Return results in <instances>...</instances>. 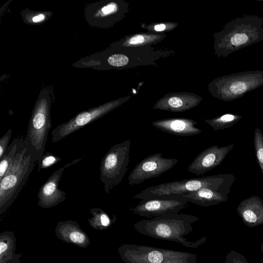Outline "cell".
<instances>
[{
    "instance_id": "30bf717a",
    "label": "cell",
    "mask_w": 263,
    "mask_h": 263,
    "mask_svg": "<svg viewBox=\"0 0 263 263\" xmlns=\"http://www.w3.org/2000/svg\"><path fill=\"white\" fill-rule=\"evenodd\" d=\"M80 160L81 158L74 160L61 167L50 175L38 192L37 205L39 206L49 209L61 203L66 199V193L59 188L60 181L65 169Z\"/></svg>"
},
{
    "instance_id": "f1b7e54d",
    "label": "cell",
    "mask_w": 263,
    "mask_h": 263,
    "mask_svg": "<svg viewBox=\"0 0 263 263\" xmlns=\"http://www.w3.org/2000/svg\"><path fill=\"white\" fill-rule=\"evenodd\" d=\"M165 25L164 24L157 25L155 26L154 29L157 31L164 30L165 29Z\"/></svg>"
},
{
    "instance_id": "7c38bea8",
    "label": "cell",
    "mask_w": 263,
    "mask_h": 263,
    "mask_svg": "<svg viewBox=\"0 0 263 263\" xmlns=\"http://www.w3.org/2000/svg\"><path fill=\"white\" fill-rule=\"evenodd\" d=\"M235 180L223 184L203 187L197 191L184 193L182 195L188 202L208 207L228 200L231 188Z\"/></svg>"
},
{
    "instance_id": "7402d4cb",
    "label": "cell",
    "mask_w": 263,
    "mask_h": 263,
    "mask_svg": "<svg viewBox=\"0 0 263 263\" xmlns=\"http://www.w3.org/2000/svg\"><path fill=\"white\" fill-rule=\"evenodd\" d=\"M225 263H249L245 257L235 250H231L227 253Z\"/></svg>"
},
{
    "instance_id": "ffe728a7",
    "label": "cell",
    "mask_w": 263,
    "mask_h": 263,
    "mask_svg": "<svg viewBox=\"0 0 263 263\" xmlns=\"http://www.w3.org/2000/svg\"><path fill=\"white\" fill-rule=\"evenodd\" d=\"M254 145L256 161L263 176V133L258 128L254 130Z\"/></svg>"
},
{
    "instance_id": "603a6c76",
    "label": "cell",
    "mask_w": 263,
    "mask_h": 263,
    "mask_svg": "<svg viewBox=\"0 0 263 263\" xmlns=\"http://www.w3.org/2000/svg\"><path fill=\"white\" fill-rule=\"evenodd\" d=\"M108 62L110 65L113 66H123L128 63V59L124 54H115L109 57Z\"/></svg>"
},
{
    "instance_id": "277c9868",
    "label": "cell",
    "mask_w": 263,
    "mask_h": 263,
    "mask_svg": "<svg viewBox=\"0 0 263 263\" xmlns=\"http://www.w3.org/2000/svg\"><path fill=\"white\" fill-rule=\"evenodd\" d=\"M118 252L125 263H197L196 254L135 244H122Z\"/></svg>"
},
{
    "instance_id": "cb8c5ba5",
    "label": "cell",
    "mask_w": 263,
    "mask_h": 263,
    "mask_svg": "<svg viewBox=\"0 0 263 263\" xmlns=\"http://www.w3.org/2000/svg\"><path fill=\"white\" fill-rule=\"evenodd\" d=\"M12 129H9L0 139V159L5 154L12 135Z\"/></svg>"
},
{
    "instance_id": "83f0119b",
    "label": "cell",
    "mask_w": 263,
    "mask_h": 263,
    "mask_svg": "<svg viewBox=\"0 0 263 263\" xmlns=\"http://www.w3.org/2000/svg\"><path fill=\"white\" fill-rule=\"evenodd\" d=\"M44 17H45V16L43 14H39L37 15L34 16L32 18V21L33 22H40V21H42V20H43L44 19Z\"/></svg>"
},
{
    "instance_id": "8fae6325",
    "label": "cell",
    "mask_w": 263,
    "mask_h": 263,
    "mask_svg": "<svg viewBox=\"0 0 263 263\" xmlns=\"http://www.w3.org/2000/svg\"><path fill=\"white\" fill-rule=\"evenodd\" d=\"M234 144L218 146L214 145L201 151L187 167V171L196 175H203L220 165Z\"/></svg>"
},
{
    "instance_id": "4dcf8cb0",
    "label": "cell",
    "mask_w": 263,
    "mask_h": 263,
    "mask_svg": "<svg viewBox=\"0 0 263 263\" xmlns=\"http://www.w3.org/2000/svg\"><path fill=\"white\" fill-rule=\"evenodd\" d=\"M261 263H263V262H261Z\"/></svg>"
},
{
    "instance_id": "5b68a950",
    "label": "cell",
    "mask_w": 263,
    "mask_h": 263,
    "mask_svg": "<svg viewBox=\"0 0 263 263\" xmlns=\"http://www.w3.org/2000/svg\"><path fill=\"white\" fill-rule=\"evenodd\" d=\"M233 180H236L233 174H224L162 183L145 189L134 195L133 199L142 200L163 196L180 195L204 187L220 185Z\"/></svg>"
},
{
    "instance_id": "5bb4252c",
    "label": "cell",
    "mask_w": 263,
    "mask_h": 263,
    "mask_svg": "<svg viewBox=\"0 0 263 263\" xmlns=\"http://www.w3.org/2000/svg\"><path fill=\"white\" fill-rule=\"evenodd\" d=\"M236 210L248 227L263 225V200L259 196L254 195L242 200Z\"/></svg>"
},
{
    "instance_id": "ba28073f",
    "label": "cell",
    "mask_w": 263,
    "mask_h": 263,
    "mask_svg": "<svg viewBox=\"0 0 263 263\" xmlns=\"http://www.w3.org/2000/svg\"><path fill=\"white\" fill-rule=\"evenodd\" d=\"M188 201L182 195H168L142 199L130 210L142 217H155L175 214L184 209Z\"/></svg>"
},
{
    "instance_id": "8992f818",
    "label": "cell",
    "mask_w": 263,
    "mask_h": 263,
    "mask_svg": "<svg viewBox=\"0 0 263 263\" xmlns=\"http://www.w3.org/2000/svg\"><path fill=\"white\" fill-rule=\"evenodd\" d=\"M131 142L128 139L111 146L101 159L100 178L107 194L121 182L128 170Z\"/></svg>"
},
{
    "instance_id": "d6986e66",
    "label": "cell",
    "mask_w": 263,
    "mask_h": 263,
    "mask_svg": "<svg viewBox=\"0 0 263 263\" xmlns=\"http://www.w3.org/2000/svg\"><path fill=\"white\" fill-rule=\"evenodd\" d=\"M241 118V115L228 113L212 119L205 120V122L209 124L214 130H218L233 126Z\"/></svg>"
},
{
    "instance_id": "6da1fadb",
    "label": "cell",
    "mask_w": 263,
    "mask_h": 263,
    "mask_svg": "<svg viewBox=\"0 0 263 263\" xmlns=\"http://www.w3.org/2000/svg\"><path fill=\"white\" fill-rule=\"evenodd\" d=\"M200 220L197 216L185 214H165L150 219H143L133 224L139 233L162 240L175 241L184 247L196 248L206 240L203 237L195 242L188 241L184 235L193 231L192 224Z\"/></svg>"
},
{
    "instance_id": "e0dca14e",
    "label": "cell",
    "mask_w": 263,
    "mask_h": 263,
    "mask_svg": "<svg viewBox=\"0 0 263 263\" xmlns=\"http://www.w3.org/2000/svg\"><path fill=\"white\" fill-rule=\"evenodd\" d=\"M24 140L23 136L14 138L7 147L4 156L0 159V180L8 170L17 153L23 146Z\"/></svg>"
},
{
    "instance_id": "7a4b0ae2",
    "label": "cell",
    "mask_w": 263,
    "mask_h": 263,
    "mask_svg": "<svg viewBox=\"0 0 263 263\" xmlns=\"http://www.w3.org/2000/svg\"><path fill=\"white\" fill-rule=\"evenodd\" d=\"M263 18L245 15L231 20L217 36V52L226 57L239 49L263 41Z\"/></svg>"
},
{
    "instance_id": "4316f807",
    "label": "cell",
    "mask_w": 263,
    "mask_h": 263,
    "mask_svg": "<svg viewBox=\"0 0 263 263\" xmlns=\"http://www.w3.org/2000/svg\"><path fill=\"white\" fill-rule=\"evenodd\" d=\"M114 9L115 6L111 4L103 7L102 9V11L104 14H107L112 11Z\"/></svg>"
},
{
    "instance_id": "ac0fdd59",
    "label": "cell",
    "mask_w": 263,
    "mask_h": 263,
    "mask_svg": "<svg viewBox=\"0 0 263 263\" xmlns=\"http://www.w3.org/2000/svg\"><path fill=\"white\" fill-rule=\"evenodd\" d=\"M89 212L92 217L88 219V223L96 230H105L115 223L117 219L115 215L111 217L108 213L99 208H92Z\"/></svg>"
},
{
    "instance_id": "4fadbf2b",
    "label": "cell",
    "mask_w": 263,
    "mask_h": 263,
    "mask_svg": "<svg viewBox=\"0 0 263 263\" xmlns=\"http://www.w3.org/2000/svg\"><path fill=\"white\" fill-rule=\"evenodd\" d=\"M55 233L58 239L81 248H86L90 243L88 236L76 221L68 220L58 222Z\"/></svg>"
},
{
    "instance_id": "9c48e42d",
    "label": "cell",
    "mask_w": 263,
    "mask_h": 263,
    "mask_svg": "<svg viewBox=\"0 0 263 263\" xmlns=\"http://www.w3.org/2000/svg\"><path fill=\"white\" fill-rule=\"evenodd\" d=\"M178 162L175 158H165L161 153L151 155L142 160L128 176V184H139L157 177L173 168Z\"/></svg>"
},
{
    "instance_id": "44dd1931",
    "label": "cell",
    "mask_w": 263,
    "mask_h": 263,
    "mask_svg": "<svg viewBox=\"0 0 263 263\" xmlns=\"http://www.w3.org/2000/svg\"><path fill=\"white\" fill-rule=\"evenodd\" d=\"M61 158L58 157L50 153L46 152L42 158L41 161L40 170L47 168L57 163L61 160Z\"/></svg>"
},
{
    "instance_id": "f546056e",
    "label": "cell",
    "mask_w": 263,
    "mask_h": 263,
    "mask_svg": "<svg viewBox=\"0 0 263 263\" xmlns=\"http://www.w3.org/2000/svg\"><path fill=\"white\" fill-rule=\"evenodd\" d=\"M261 252H262V256H263V241H262V242L261 243Z\"/></svg>"
},
{
    "instance_id": "52a82bcc",
    "label": "cell",
    "mask_w": 263,
    "mask_h": 263,
    "mask_svg": "<svg viewBox=\"0 0 263 263\" xmlns=\"http://www.w3.org/2000/svg\"><path fill=\"white\" fill-rule=\"evenodd\" d=\"M263 85V71L256 70L231 73L215 82V95L224 101L240 98Z\"/></svg>"
},
{
    "instance_id": "2e32d148",
    "label": "cell",
    "mask_w": 263,
    "mask_h": 263,
    "mask_svg": "<svg viewBox=\"0 0 263 263\" xmlns=\"http://www.w3.org/2000/svg\"><path fill=\"white\" fill-rule=\"evenodd\" d=\"M16 239L12 231L0 234V263H20L22 255L15 254Z\"/></svg>"
},
{
    "instance_id": "9a60e30c",
    "label": "cell",
    "mask_w": 263,
    "mask_h": 263,
    "mask_svg": "<svg viewBox=\"0 0 263 263\" xmlns=\"http://www.w3.org/2000/svg\"><path fill=\"white\" fill-rule=\"evenodd\" d=\"M197 122L186 119H170L158 120L152 125L161 131L170 134L187 137L199 134L201 129L196 127Z\"/></svg>"
},
{
    "instance_id": "484cf974",
    "label": "cell",
    "mask_w": 263,
    "mask_h": 263,
    "mask_svg": "<svg viewBox=\"0 0 263 263\" xmlns=\"http://www.w3.org/2000/svg\"><path fill=\"white\" fill-rule=\"evenodd\" d=\"M144 37L141 35H136L131 37L128 41L130 44H137L143 42Z\"/></svg>"
},
{
    "instance_id": "d4e9b609",
    "label": "cell",
    "mask_w": 263,
    "mask_h": 263,
    "mask_svg": "<svg viewBox=\"0 0 263 263\" xmlns=\"http://www.w3.org/2000/svg\"><path fill=\"white\" fill-rule=\"evenodd\" d=\"M168 104L170 107L179 108L182 106L183 102L178 97H172L168 100Z\"/></svg>"
},
{
    "instance_id": "3957f363",
    "label": "cell",
    "mask_w": 263,
    "mask_h": 263,
    "mask_svg": "<svg viewBox=\"0 0 263 263\" xmlns=\"http://www.w3.org/2000/svg\"><path fill=\"white\" fill-rule=\"evenodd\" d=\"M36 164L34 157L24 144L10 167L0 180L1 215L17 198Z\"/></svg>"
}]
</instances>
